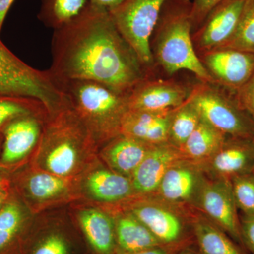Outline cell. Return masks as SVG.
Returning a JSON list of instances; mask_svg holds the SVG:
<instances>
[{
    "mask_svg": "<svg viewBox=\"0 0 254 254\" xmlns=\"http://www.w3.org/2000/svg\"><path fill=\"white\" fill-rule=\"evenodd\" d=\"M51 53L48 71L56 81L89 80L128 94L145 78L153 77L110 13L90 3L71 22L55 30Z\"/></svg>",
    "mask_w": 254,
    "mask_h": 254,
    "instance_id": "cell-1",
    "label": "cell"
},
{
    "mask_svg": "<svg viewBox=\"0 0 254 254\" xmlns=\"http://www.w3.org/2000/svg\"><path fill=\"white\" fill-rule=\"evenodd\" d=\"M191 9L190 0L165 1L150 39L155 65L170 76L186 70L200 82L215 84L193 46Z\"/></svg>",
    "mask_w": 254,
    "mask_h": 254,
    "instance_id": "cell-2",
    "label": "cell"
},
{
    "mask_svg": "<svg viewBox=\"0 0 254 254\" xmlns=\"http://www.w3.org/2000/svg\"><path fill=\"white\" fill-rule=\"evenodd\" d=\"M57 82L70 108L92 136L112 140L121 134L122 121L128 110V93H118L89 80Z\"/></svg>",
    "mask_w": 254,
    "mask_h": 254,
    "instance_id": "cell-3",
    "label": "cell"
},
{
    "mask_svg": "<svg viewBox=\"0 0 254 254\" xmlns=\"http://www.w3.org/2000/svg\"><path fill=\"white\" fill-rule=\"evenodd\" d=\"M0 97L31 98L50 114L68 105L65 95L48 70L41 71L18 59L0 41Z\"/></svg>",
    "mask_w": 254,
    "mask_h": 254,
    "instance_id": "cell-4",
    "label": "cell"
},
{
    "mask_svg": "<svg viewBox=\"0 0 254 254\" xmlns=\"http://www.w3.org/2000/svg\"><path fill=\"white\" fill-rule=\"evenodd\" d=\"M167 0H124L109 11L120 34L133 48L145 70L153 76L155 67L150 39Z\"/></svg>",
    "mask_w": 254,
    "mask_h": 254,
    "instance_id": "cell-5",
    "label": "cell"
},
{
    "mask_svg": "<svg viewBox=\"0 0 254 254\" xmlns=\"http://www.w3.org/2000/svg\"><path fill=\"white\" fill-rule=\"evenodd\" d=\"M211 83L192 87L189 100L201 118L226 136L250 138L254 129L245 115Z\"/></svg>",
    "mask_w": 254,
    "mask_h": 254,
    "instance_id": "cell-6",
    "label": "cell"
},
{
    "mask_svg": "<svg viewBox=\"0 0 254 254\" xmlns=\"http://www.w3.org/2000/svg\"><path fill=\"white\" fill-rule=\"evenodd\" d=\"M195 207L237 242L243 241L230 179H205Z\"/></svg>",
    "mask_w": 254,
    "mask_h": 254,
    "instance_id": "cell-7",
    "label": "cell"
},
{
    "mask_svg": "<svg viewBox=\"0 0 254 254\" xmlns=\"http://www.w3.org/2000/svg\"><path fill=\"white\" fill-rule=\"evenodd\" d=\"M247 0H225L217 5L192 34L193 46L200 55L227 43L235 33Z\"/></svg>",
    "mask_w": 254,
    "mask_h": 254,
    "instance_id": "cell-8",
    "label": "cell"
},
{
    "mask_svg": "<svg viewBox=\"0 0 254 254\" xmlns=\"http://www.w3.org/2000/svg\"><path fill=\"white\" fill-rule=\"evenodd\" d=\"M205 179L198 163L182 159L167 171L155 193L170 204L195 206Z\"/></svg>",
    "mask_w": 254,
    "mask_h": 254,
    "instance_id": "cell-9",
    "label": "cell"
},
{
    "mask_svg": "<svg viewBox=\"0 0 254 254\" xmlns=\"http://www.w3.org/2000/svg\"><path fill=\"white\" fill-rule=\"evenodd\" d=\"M191 88L174 80L145 78L128 93V110L175 109L187 101Z\"/></svg>",
    "mask_w": 254,
    "mask_h": 254,
    "instance_id": "cell-10",
    "label": "cell"
},
{
    "mask_svg": "<svg viewBox=\"0 0 254 254\" xmlns=\"http://www.w3.org/2000/svg\"><path fill=\"white\" fill-rule=\"evenodd\" d=\"M212 77L224 86L238 88L254 72V55L230 48H218L198 55Z\"/></svg>",
    "mask_w": 254,
    "mask_h": 254,
    "instance_id": "cell-11",
    "label": "cell"
},
{
    "mask_svg": "<svg viewBox=\"0 0 254 254\" xmlns=\"http://www.w3.org/2000/svg\"><path fill=\"white\" fill-rule=\"evenodd\" d=\"M20 117L10 122L2 131L0 168L6 170L23 160L41 139L43 127L38 115Z\"/></svg>",
    "mask_w": 254,
    "mask_h": 254,
    "instance_id": "cell-12",
    "label": "cell"
},
{
    "mask_svg": "<svg viewBox=\"0 0 254 254\" xmlns=\"http://www.w3.org/2000/svg\"><path fill=\"white\" fill-rule=\"evenodd\" d=\"M177 205L156 199L133 207L131 213L164 245L181 242L185 230L183 215Z\"/></svg>",
    "mask_w": 254,
    "mask_h": 254,
    "instance_id": "cell-13",
    "label": "cell"
},
{
    "mask_svg": "<svg viewBox=\"0 0 254 254\" xmlns=\"http://www.w3.org/2000/svg\"><path fill=\"white\" fill-rule=\"evenodd\" d=\"M235 139L227 140L211 157L198 163L205 175L213 179H230L253 172L254 143L250 141V138Z\"/></svg>",
    "mask_w": 254,
    "mask_h": 254,
    "instance_id": "cell-14",
    "label": "cell"
},
{
    "mask_svg": "<svg viewBox=\"0 0 254 254\" xmlns=\"http://www.w3.org/2000/svg\"><path fill=\"white\" fill-rule=\"evenodd\" d=\"M182 159L185 158L180 150L170 143L155 145L132 174L133 192L155 193L167 171Z\"/></svg>",
    "mask_w": 254,
    "mask_h": 254,
    "instance_id": "cell-15",
    "label": "cell"
},
{
    "mask_svg": "<svg viewBox=\"0 0 254 254\" xmlns=\"http://www.w3.org/2000/svg\"><path fill=\"white\" fill-rule=\"evenodd\" d=\"M173 110L163 111L128 110L123 119L121 134L150 145L169 143V130Z\"/></svg>",
    "mask_w": 254,
    "mask_h": 254,
    "instance_id": "cell-16",
    "label": "cell"
},
{
    "mask_svg": "<svg viewBox=\"0 0 254 254\" xmlns=\"http://www.w3.org/2000/svg\"><path fill=\"white\" fill-rule=\"evenodd\" d=\"M26 216L20 201L11 194L0 210V254H24L28 247Z\"/></svg>",
    "mask_w": 254,
    "mask_h": 254,
    "instance_id": "cell-17",
    "label": "cell"
},
{
    "mask_svg": "<svg viewBox=\"0 0 254 254\" xmlns=\"http://www.w3.org/2000/svg\"><path fill=\"white\" fill-rule=\"evenodd\" d=\"M154 146L132 137L120 134L110 140L105 149L104 155L115 172L126 177L131 176Z\"/></svg>",
    "mask_w": 254,
    "mask_h": 254,
    "instance_id": "cell-18",
    "label": "cell"
},
{
    "mask_svg": "<svg viewBox=\"0 0 254 254\" xmlns=\"http://www.w3.org/2000/svg\"><path fill=\"white\" fill-rule=\"evenodd\" d=\"M115 225V254H131L164 245L131 213L117 219Z\"/></svg>",
    "mask_w": 254,
    "mask_h": 254,
    "instance_id": "cell-19",
    "label": "cell"
},
{
    "mask_svg": "<svg viewBox=\"0 0 254 254\" xmlns=\"http://www.w3.org/2000/svg\"><path fill=\"white\" fill-rule=\"evenodd\" d=\"M82 230L89 245L98 254L116 253L115 221L98 210H87L79 215Z\"/></svg>",
    "mask_w": 254,
    "mask_h": 254,
    "instance_id": "cell-20",
    "label": "cell"
},
{
    "mask_svg": "<svg viewBox=\"0 0 254 254\" xmlns=\"http://www.w3.org/2000/svg\"><path fill=\"white\" fill-rule=\"evenodd\" d=\"M227 136L201 118L180 151L185 159L201 163L221 148L227 140Z\"/></svg>",
    "mask_w": 254,
    "mask_h": 254,
    "instance_id": "cell-21",
    "label": "cell"
},
{
    "mask_svg": "<svg viewBox=\"0 0 254 254\" xmlns=\"http://www.w3.org/2000/svg\"><path fill=\"white\" fill-rule=\"evenodd\" d=\"M86 184L90 193L103 201L125 199L133 192L131 179L110 170H100L92 173Z\"/></svg>",
    "mask_w": 254,
    "mask_h": 254,
    "instance_id": "cell-22",
    "label": "cell"
},
{
    "mask_svg": "<svg viewBox=\"0 0 254 254\" xmlns=\"http://www.w3.org/2000/svg\"><path fill=\"white\" fill-rule=\"evenodd\" d=\"M195 238L202 254H245L206 217L193 218Z\"/></svg>",
    "mask_w": 254,
    "mask_h": 254,
    "instance_id": "cell-23",
    "label": "cell"
},
{
    "mask_svg": "<svg viewBox=\"0 0 254 254\" xmlns=\"http://www.w3.org/2000/svg\"><path fill=\"white\" fill-rule=\"evenodd\" d=\"M38 18L45 26L57 30L71 22L84 11L89 0H41Z\"/></svg>",
    "mask_w": 254,
    "mask_h": 254,
    "instance_id": "cell-24",
    "label": "cell"
},
{
    "mask_svg": "<svg viewBox=\"0 0 254 254\" xmlns=\"http://www.w3.org/2000/svg\"><path fill=\"white\" fill-rule=\"evenodd\" d=\"M200 120L201 116L188 98L185 103L173 110L170 119L169 143L181 149Z\"/></svg>",
    "mask_w": 254,
    "mask_h": 254,
    "instance_id": "cell-25",
    "label": "cell"
},
{
    "mask_svg": "<svg viewBox=\"0 0 254 254\" xmlns=\"http://www.w3.org/2000/svg\"><path fill=\"white\" fill-rule=\"evenodd\" d=\"M220 48H230L254 55V0H247L235 33Z\"/></svg>",
    "mask_w": 254,
    "mask_h": 254,
    "instance_id": "cell-26",
    "label": "cell"
},
{
    "mask_svg": "<svg viewBox=\"0 0 254 254\" xmlns=\"http://www.w3.org/2000/svg\"><path fill=\"white\" fill-rule=\"evenodd\" d=\"M42 112H48V110L38 100L31 98L0 97V136H2L5 127L15 119L25 115L42 113Z\"/></svg>",
    "mask_w": 254,
    "mask_h": 254,
    "instance_id": "cell-27",
    "label": "cell"
},
{
    "mask_svg": "<svg viewBox=\"0 0 254 254\" xmlns=\"http://www.w3.org/2000/svg\"><path fill=\"white\" fill-rule=\"evenodd\" d=\"M23 190L36 200H47L63 193L66 188L63 179L53 174L38 173L23 182Z\"/></svg>",
    "mask_w": 254,
    "mask_h": 254,
    "instance_id": "cell-28",
    "label": "cell"
},
{
    "mask_svg": "<svg viewBox=\"0 0 254 254\" xmlns=\"http://www.w3.org/2000/svg\"><path fill=\"white\" fill-rule=\"evenodd\" d=\"M237 209L245 215L254 214V174H242L230 179Z\"/></svg>",
    "mask_w": 254,
    "mask_h": 254,
    "instance_id": "cell-29",
    "label": "cell"
},
{
    "mask_svg": "<svg viewBox=\"0 0 254 254\" xmlns=\"http://www.w3.org/2000/svg\"><path fill=\"white\" fill-rule=\"evenodd\" d=\"M28 254H71L69 243L60 232L47 234L30 247Z\"/></svg>",
    "mask_w": 254,
    "mask_h": 254,
    "instance_id": "cell-30",
    "label": "cell"
},
{
    "mask_svg": "<svg viewBox=\"0 0 254 254\" xmlns=\"http://www.w3.org/2000/svg\"><path fill=\"white\" fill-rule=\"evenodd\" d=\"M225 0H193L191 9L192 31L194 33L201 26L205 18L219 4Z\"/></svg>",
    "mask_w": 254,
    "mask_h": 254,
    "instance_id": "cell-31",
    "label": "cell"
},
{
    "mask_svg": "<svg viewBox=\"0 0 254 254\" xmlns=\"http://www.w3.org/2000/svg\"><path fill=\"white\" fill-rule=\"evenodd\" d=\"M240 100L254 122V72L249 81L240 88Z\"/></svg>",
    "mask_w": 254,
    "mask_h": 254,
    "instance_id": "cell-32",
    "label": "cell"
},
{
    "mask_svg": "<svg viewBox=\"0 0 254 254\" xmlns=\"http://www.w3.org/2000/svg\"><path fill=\"white\" fill-rule=\"evenodd\" d=\"M240 228L242 240L254 254V214L244 215L240 222Z\"/></svg>",
    "mask_w": 254,
    "mask_h": 254,
    "instance_id": "cell-33",
    "label": "cell"
},
{
    "mask_svg": "<svg viewBox=\"0 0 254 254\" xmlns=\"http://www.w3.org/2000/svg\"><path fill=\"white\" fill-rule=\"evenodd\" d=\"M182 245L183 243L182 242H178V243L163 245L128 254H175L177 251L180 250V248H181Z\"/></svg>",
    "mask_w": 254,
    "mask_h": 254,
    "instance_id": "cell-34",
    "label": "cell"
},
{
    "mask_svg": "<svg viewBox=\"0 0 254 254\" xmlns=\"http://www.w3.org/2000/svg\"><path fill=\"white\" fill-rule=\"evenodd\" d=\"M124 0H89L90 4L97 7L110 11L121 4Z\"/></svg>",
    "mask_w": 254,
    "mask_h": 254,
    "instance_id": "cell-35",
    "label": "cell"
},
{
    "mask_svg": "<svg viewBox=\"0 0 254 254\" xmlns=\"http://www.w3.org/2000/svg\"><path fill=\"white\" fill-rule=\"evenodd\" d=\"M14 0H0V32L4 24L5 18Z\"/></svg>",
    "mask_w": 254,
    "mask_h": 254,
    "instance_id": "cell-36",
    "label": "cell"
},
{
    "mask_svg": "<svg viewBox=\"0 0 254 254\" xmlns=\"http://www.w3.org/2000/svg\"><path fill=\"white\" fill-rule=\"evenodd\" d=\"M11 194V187H6L0 189V210L5 204Z\"/></svg>",
    "mask_w": 254,
    "mask_h": 254,
    "instance_id": "cell-37",
    "label": "cell"
},
{
    "mask_svg": "<svg viewBox=\"0 0 254 254\" xmlns=\"http://www.w3.org/2000/svg\"><path fill=\"white\" fill-rule=\"evenodd\" d=\"M6 170L0 168V189L3 187L10 186L11 180H10L9 175L6 173Z\"/></svg>",
    "mask_w": 254,
    "mask_h": 254,
    "instance_id": "cell-38",
    "label": "cell"
},
{
    "mask_svg": "<svg viewBox=\"0 0 254 254\" xmlns=\"http://www.w3.org/2000/svg\"><path fill=\"white\" fill-rule=\"evenodd\" d=\"M179 254H192L191 253H190V252H182L181 253H180Z\"/></svg>",
    "mask_w": 254,
    "mask_h": 254,
    "instance_id": "cell-39",
    "label": "cell"
}]
</instances>
